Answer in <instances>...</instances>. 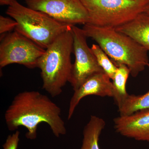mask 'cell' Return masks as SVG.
<instances>
[{
    "instance_id": "6da1fadb",
    "label": "cell",
    "mask_w": 149,
    "mask_h": 149,
    "mask_svg": "<svg viewBox=\"0 0 149 149\" xmlns=\"http://www.w3.org/2000/svg\"><path fill=\"white\" fill-rule=\"evenodd\" d=\"M4 117L9 130L25 127L27 130L26 138L30 140L36 139L38 126L42 123L49 126L56 137L66 133L60 108L47 96L38 91L19 93L6 111Z\"/></svg>"
},
{
    "instance_id": "7a4b0ae2",
    "label": "cell",
    "mask_w": 149,
    "mask_h": 149,
    "mask_svg": "<svg viewBox=\"0 0 149 149\" xmlns=\"http://www.w3.org/2000/svg\"><path fill=\"white\" fill-rule=\"evenodd\" d=\"M82 29L86 37L95 40L116 66L128 67L132 77H137L149 63L146 49L115 28L86 24Z\"/></svg>"
},
{
    "instance_id": "3957f363",
    "label": "cell",
    "mask_w": 149,
    "mask_h": 149,
    "mask_svg": "<svg viewBox=\"0 0 149 149\" xmlns=\"http://www.w3.org/2000/svg\"><path fill=\"white\" fill-rule=\"evenodd\" d=\"M73 39L71 29L59 35L47 49L39 60L43 89L52 97L59 95L69 82L72 64Z\"/></svg>"
},
{
    "instance_id": "277c9868",
    "label": "cell",
    "mask_w": 149,
    "mask_h": 149,
    "mask_svg": "<svg viewBox=\"0 0 149 149\" xmlns=\"http://www.w3.org/2000/svg\"><path fill=\"white\" fill-rule=\"evenodd\" d=\"M8 6L6 13L17 23L15 30L44 49L72 26L60 22L42 12L24 6L16 0Z\"/></svg>"
},
{
    "instance_id": "5b68a950",
    "label": "cell",
    "mask_w": 149,
    "mask_h": 149,
    "mask_svg": "<svg viewBox=\"0 0 149 149\" xmlns=\"http://www.w3.org/2000/svg\"><path fill=\"white\" fill-rule=\"evenodd\" d=\"M88 14L87 24L116 28L144 12L149 0H81Z\"/></svg>"
},
{
    "instance_id": "8992f818",
    "label": "cell",
    "mask_w": 149,
    "mask_h": 149,
    "mask_svg": "<svg viewBox=\"0 0 149 149\" xmlns=\"http://www.w3.org/2000/svg\"><path fill=\"white\" fill-rule=\"evenodd\" d=\"M0 44L1 69L9 65L18 64L29 69L38 67L45 49L15 30L2 35Z\"/></svg>"
},
{
    "instance_id": "52a82bcc",
    "label": "cell",
    "mask_w": 149,
    "mask_h": 149,
    "mask_svg": "<svg viewBox=\"0 0 149 149\" xmlns=\"http://www.w3.org/2000/svg\"><path fill=\"white\" fill-rule=\"evenodd\" d=\"M71 32L75 61L72 64L69 83L74 91L92 75L104 71L98 63L91 48L88 46L87 37L83 29L73 25Z\"/></svg>"
},
{
    "instance_id": "ba28073f",
    "label": "cell",
    "mask_w": 149,
    "mask_h": 149,
    "mask_svg": "<svg viewBox=\"0 0 149 149\" xmlns=\"http://www.w3.org/2000/svg\"><path fill=\"white\" fill-rule=\"evenodd\" d=\"M27 6L60 22L73 26L87 24L89 17L81 0H26Z\"/></svg>"
},
{
    "instance_id": "9c48e42d",
    "label": "cell",
    "mask_w": 149,
    "mask_h": 149,
    "mask_svg": "<svg viewBox=\"0 0 149 149\" xmlns=\"http://www.w3.org/2000/svg\"><path fill=\"white\" fill-rule=\"evenodd\" d=\"M111 79L104 72L96 73L87 79L78 89L74 91L70 102L68 119L72 117L80 101L87 96L114 97V88Z\"/></svg>"
},
{
    "instance_id": "30bf717a",
    "label": "cell",
    "mask_w": 149,
    "mask_h": 149,
    "mask_svg": "<svg viewBox=\"0 0 149 149\" xmlns=\"http://www.w3.org/2000/svg\"><path fill=\"white\" fill-rule=\"evenodd\" d=\"M113 122L115 129L123 136L149 142V109L120 116L113 119Z\"/></svg>"
},
{
    "instance_id": "8fae6325",
    "label": "cell",
    "mask_w": 149,
    "mask_h": 149,
    "mask_svg": "<svg viewBox=\"0 0 149 149\" xmlns=\"http://www.w3.org/2000/svg\"><path fill=\"white\" fill-rule=\"evenodd\" d=\"M126 34L149 51V15L142 13L133 20L115 28Z\"/></svg>"
},
{
    "instance_id": "7c38bea8",
    "label": "cell",
    "mask_w": 149,
    "mask_h": 149,
    "mask_svg": "<svg viewBox=\"0 0 149 149\" xmlns=\"http://www.w3.org/2000/svg\"><path fill=\"white\" fill-rule=\"evenodd\" d=\"M106 123L102 118L91 116L90 120L83 130V139L80 149H100L99 141Z\"/></svg>"
},
{
    "instance_id": "4fadbf2b",
    "label": "cell",
    "mask_w": 149,
    "mask_h": 149,
    "mask_svg": "<svg viewBox=\"0 0 149 149\" xmlns=\"http://www.w3.org/2000/svg\"><path fill=\"white\" fill-rule=\"evenodd\" d=\"M147 66L149 68V63ZM118 107L120 116L129 115L141 110L149 109V91L141 95L128 94Z\"/></svg>"
},
{
    "instance_id": "5bb4252c",
    "label": "cell",
    "mask_w": 149,
    "mask_h": 149,
    "mask_svg": "<svg viewBox=\"0 0 149 149\" xmlns=\"http://www.w3.org/2000/svg\"><path fill=\"white\" fill-rule=\"evenodd\" d=\"M130 74V70L126 65L121 64L118 66L112 80L114 92L113 98L118 106L128 95L126 92V84Z\"/></svg>"
},
{
    "instance_id": "9a60e30c",
    "label": "cell",
    "mask_w": 149,
    "mask_h": 149,
    "mask_svg": "<svg viewBox=\"0 0 149 149\" xmlns=\"http://www.w3.org/2000/svg\"><path fill=\"white\" fill-rule=\"evenodd\" d=\"M91 48L100 66L104 72L112 80L118 67L99 45L93 44Z\"/></svg>"
},
{
    "instance_id": "2e32d148",
    "label": "cell",
    "mask_w": 149,
    "mask_h": 149,
    "mask_svg": "<svg viewBox=\"0 0 149 149\" xmlns=\"http://www.w3.org/2000/svg\"><path fill=\"white\" fill-rule=\"evenodd\" d=\"M17 25V22L13 19L0 16V34L3 35L11 32L15 29Z\"/></svg>"
},
{
    "instance_id": "e0dca14e",
    "label": "cell",
    "mask_w": 149,
    "mask_h": 149,
    "mask_svg": "<svg viewBox=\"0 0 149 149\" xmlns=\"http://www.w3.org/2000/svg\"><path fill=\"white\" fill-rule=\"evenodd\" d=\"M19 131L16 130L12 135L8 136L3 145V149H17L19 141Z\"/></svg>"
},
{
    "instance_id": "ac0fdd59",
    "label": "cell",
    "mask_w": 149,
    "mask_h": 149,
    "mask_svg": "<svg viewBox=\"0 0 149 149\" xmlns=\"http://www.w3.org/2000/svg\"><path fill=\"white\" fill-rule=\"evenodd\" d=\"M13 1V0H0V4L1 6L8 5Z\"/></svg>"
},
{
    "instance_id": "d6986e66",
    "label": "cell",
    "mask_w": 149,
    "mask_h": 149,
    "mask_svg": "<svg viewBox=\"0 0 149 149\" xmlns=\"http://www.w3.org/2000/svg\"><path fill=\"white\" fill-rule=\"evenodd\" d=\"M144 12L146 13L149 15V3L147 5L146 9H145Z\"/></svg>"
}]
</instances>
